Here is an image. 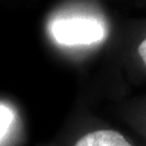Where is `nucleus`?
I'll use <instances>...</instances> for the list:
<instances>
[{"label": "nucleus", "mask_w": 146, "mask_h": 146, "mask_svg": "<svg viewBox=\"0 0 146 146\" xmlns=\"http://www.w3.org/2000/svg\"><path fill=\"white\" fill-rule=\"evenodd\" d=\"M134 123L135 126L138 128V130L146 138V111L143 110L138 115H136V118H134Z\"/></svg>", "instance_id": "obj_5"}, {"label": "nucleus", "mask_w": 146, "mask_h": 146, "mask_svg": "<svg viewBox=\"0 0 146 146\" xmlns=\"http://www.w3.org/2000/svg\"><path fill=\"white\" fill-rule=\"evenodd\" d=\"M74 146H137L121 131L115 128H100L84 134Z\"/></svg>", "instance_id": "obj_2"}, {"label": "nucleus", "mask_w": 146, "mask_h": 146, "mask_svg": "<svg viewBox=\"0 0 146 146\" xmlns=\"http://www.w3.org/2000/svg\"><path fill=\"white\" fill-rule=\"evenodd\" d=\"M13 119V115L11 111L7 106H0V141L7 134Z\"/></svg>", "instance_id": "obj_3"}, {"label": "nucleus", "mask_w": 146, "mask_h": 146, "mask_svg": "<svg viewBox=\"0 0 146 146\" xmlns=\"http://www.w3.org/2000/svg\"><path fill=\"white\" fill-rule=\"evenodd\" d=\"M137 55L141 66L146 69V33L137 46Z\"/></svg>", "instance_id": "obj_4"}, {"label": "nucleus", "mask_w": 146, "mask_h": 146, "mask_svg": "<svg viewBox=\"0 0 146 146\" xmlns=\"http://www.w3.org/2000/svg\"><path fill=\"white\" fill-rule=\"evenodd\" d=\"M50 33L55 42L66 46H92L106 39L108 26L101 16L75 14L55 18Z\"/></svg>", "instance_id": "obj_1"}]
</instances>
